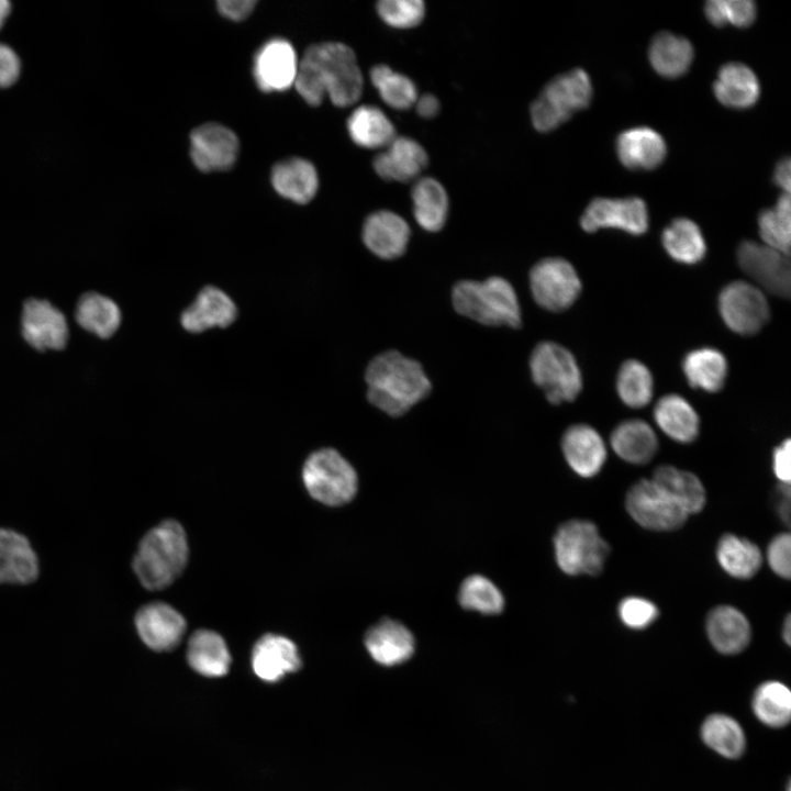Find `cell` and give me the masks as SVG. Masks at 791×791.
I'll return each instance as SVG.
<instances>
[{
  "mask_svg": "<svg viewBox=\"0 0 791 791\" xmlns=\"http://www.w3.org/2000/svg\"><path fill=\"white\" fill-rule=\"evenodd\" d=\"M622 622L634 630H642L651 624L658 616L657 606L643 598L630 597L619 605Z\"/></svg>",
  "mask_w": 791,
  "mask_h": 791,
  "instance_id": "cell-47",
  "label": "cell"
},
{
  "mask_svg": "<svg viewBox=\"0 0 791 791\" xmlns=\"http://www.w3.org/2000/svg\"><path fill=\"white\" fill-rule=\"evenodd\" d=\"M76 320L86 331L101 338H108L121 324V311L110 298L97 292H87L78 301Z\"/></svg>",
  "mask_w": 791,
  "mask_h": 791,
  "instance_id": "cell-38",
  "label": "cell"
},
{
  "mask_svg": "<svg viewBox=\"0 0 791 791\" xmlns=\"http://www.w3.org/2000/svg\"><path fill=\"white\" fill-rule=\"evenodd\" d=\"M648 220L646 203L640 198H595L581 215L580 225L588 233L600 229H617L632 235H642L648 229Z\"/></svg>",
  "mask_w": 791,
  "mask_h": 791,
  "instance_id": "cell-13",
  "label": "cell"
},
{
  "mask_svg": "<svg viewBox=\"0 0 791 791\" xmlns=\"http://www.w3.org/2000/svg\"><path fill=\"white\" fill-rule=\"evenodd\" d=\"M301 98L317 107L327 97L341 108L358 101L364 78L354 51L341 42L309 46L299 59L293 83Z\"/></svg>",
  "mask_w": 791,
  "mask_h": 791,
  "instance_id": "cell-1",
  "label": "cell"
},
{
  "mask_svg": "<svg viewBox=\"0 0 791 791\" xmlns=\"http://www.w3.org/2000/svg\"><path fill=\"white\" fill-rule=\"evenodd\" d=\"M301 667V658L289 638L266 634L257 640L252 653V668L264 681L275 682Z\"/></svg>",
  "mask_w": 791,
  "mask_h": 791,
  "instance_id": "cell-24",
  "label": "cell"
},
{
  "mask_svg": "<svg viewBox=\"0 0 791 791\" xmlns=\"http://www.w3.org/2000/svg\"><path fill=\"white\" fill-rule=\"evenodd\" d=\"M368 401L391 416L406 413L431 391L422 365L398 350L374 357L365 372Z\"/></svg>",
  "mask_w": 791,
  "mask_h": 791,
  "instance_id": "cell-2",
  "label": "cell"
},
{
  "mask_svg": "<svg viewBox=\"0 0 791 791\" xmlns=\"http://www.w3.org/2000/svg\"><path fill=\"white\" fill-rule=\"evenodd\" d=\"M24 339L35 349H63L68 341V326L64 314L46 300L29 299L21 315Z\"/></svg>",
  "mask_w": 791,
  "mask_h": 791,
  "instance_id": "cell-15",
  "label": "cell"
},
{
  "mask_svg": "<svg viewBox=\"0 0 791 791\" xmlns=\"http://www.w3.org/2000/svg\"><path fill=\"white\" fill-rule=\"evenodd\" d=\"M533 381L552 404L575 400L582 389V376L576 358L555 342H541L530 357Z\"/></svg>",
  "mask_w": 791,
  "mask_h": 791,
  "instance_id": "cell-7",
  "label": "cell"
},
{
  "mask_svg": "<svg viewBox=\"0 0 791 791\" xmlns=\"http://www.w3.org/2000/svg\"><path fill=\"white\" fill-rule=\"evenodd\" d=\"M758 231L765 245L790 255L791 205L789 193H782L775 208L759 213Z\"/></svg>",
  "mask_w": 791,
  "mask_h": 791,
  "instance_id": "cell-44",
  "label": "cell"
},
{
  "mask_svg": "<svg viewBox=\"0 0 791 791\" xmlns=\"http://www.w3.org/2000/svg\"><path fill=\"white\" fill-rule=\"evenodd\" d=\"M625 506L637 524L657 532L678 530L689 516L651 479H642L631 487Z\"/></svg>",
  "mask_w": 791,
  "mask_h": 791,
  "instance_id": "cell-11",
  "label": "cell"
},
{
  "mask_svg": "<svg viewBox=\"0 0 791 791\" xmlns=\"http://www.w3.org/2000/svg\"><path fill=\"white\" fill-rule=\"evenodd\" d=\"M703 742L726 758H738L746 747V737L739 723L725 714H712L701 727Z\"/></svg>",
  "mask_w": 791,
  "mask_h": 791,
  "instance_id": "cell-41",
  "label": "cell"
},
{
  "mask_svg": "<svg viewBox=\"0 0 791 791\" xmlns=\"http://www.w3.org/2000/svg\"><path fill=\"white\" fill-rule=\"evenodd\" d=\"M302 478L308 492L326 505L349 502L357 492L354 467L334 448H322L305 460Z\"/></svg>",
  "mask_w": 791,
  "mask_h": 791,
  "instance_id": "cell-8",
  "label": "cell"
},
{
  "mask_svg": "<svg viewBox=\"0 0 791 791\" xmlns=\"http://www.w3.org/2000/svg\"><path fill=\"white\" fill-rule=\"evenodd\" d=\"M654 419L659 428L676 442L690 443L699 434V415L679 394L661 397L654 408Z\"/></svg>",
  "mask_w": 791,
  "mask_h": 791,
  "instance_id": "cell-31",
  "label": "cell"
},
{
  "mask_svg": "<svg viewBox=\"0 0 791 791\" xmlns=\"http://www.w3.org/2000/svg\"><path fill=\"white\" fill-rule=\"evenodd\" d=\"M370 81L382 101L396 110L413 107L419 97L414 81L386 64H378L370 69Z\"/></svg>",
  "mask_w": 791,
  "mask_h": 791,
  "instance_id": "cell-42",
  "label": "cell"
},
{
  "mask_svg": "<svg viewBox=\"0 0 791 791\" xmlns=\"http://www.w3.org/2000/svg\"><path fill=\"white\" fill-rule=\"evenodd\" d=\"M11 11V3L7 0H0V29L4 21L9 16Z\"/></svg>",
  "mask_w": 791,
  "mask_h": 791,
  "instance_id": "cell-56",
  "label": "cell"
},
{
  "mask_svg": "<svg viewBox=\"0 0 791 791\" xmlns=\"http://www.w3.org/2000/svg\"><path fill=\"white\" fill-rule=\"evenodd\" d=\"M615 147L621 163L633 170L654 169L662 163L667 154L661 135L647 126L622 132L616 138Z\"/></svg>",
  "mask_w": 791,
  "mask_h": 791,
  "instance_id": "cell-25",
  "label": "cell"
},
{
  "mask_svg": "<svg viewBox=\"0 0 791 791\" xmlns=\"http://www.w3.org/2000/svg\"><path fill=\"white\" fill-rule=\"evenodd\" d=\"M299 59L290 42L271 38L255 54L253 75L265 92L283 91L293 86Z\"/></svg>",
  "mask_w": 791,
  "mask_h": 791,
  "instance_id": "cell-16",
  "label": "cell"
},
{
  "mask_svg": "<svg viewBox=\"0 0 791 791\" xmlns=\"http://www.w3.org/2000/svg\"><path fill=\"white\" fill-rule=\"evenodd\" d=\"M413 215L427 232L441 231L447 220L449 200L444 186L435 178H417L411 191Z\"/></svg>",
  "mask_w": 791,
  "mask_h": 791,
  "instance_id": "cell-30",
  "label": "cell"
},
{
  "mask_svg": "<svg viewBox=\"0 0 791 791\" xmlns=\"http://www.w3.org/2000/svg\"><path fill=\"white\" fill-rule=\"evenodd\" d=\"M254 0H220L216 2L219 12L233 21L246 19L256 5Z\"/></svg>",
  "mask_w": 791,
  "mask_h": 791,
  "instance_id": "cell-52",
  "label": "cell"
},
{
  "mask_svg": "<svg viewBox=\"0 0 791 791\" xmlns=\"http://www.w3.org/2000/svg\"><path fill=\"white\" fill-rule=\"evenodd\" d=\"M554 548L557 565L571 576H598L610 553L597 526L584 520L564 523L554 536Z\"/></svg>",
  "mask_w": 791,
  "mask_h": 791,
  "instance_id": "cell-6",
  "label": "cell"
},
{
  "mask_svg": "<svg viewBox=\"0 0 791 791\" xmlns=\"http://www.w3.org/2000/svg\"><path fill=\"white\" fill-rule=\"evenodd\" d=\"M661 243L673 260L686 265L701 261L706 253V243L700 227L686 218L676 219L665 227Z\"/></svg>",
  "mask_w": 791,
  "mask_h": 791,
  "instance_id": "cell-37",
  "label": "cell"
},
{
  "mask_svg": "<svg viewBox=\"0 0 791 791\" xmlns=\"http://www.w3.org/2000/svg\"><path fill=\"white\" fill-rule=\"evenodd\" d=\"M364 644L371 659L382 667H394L408 661L414 654L415 640L402 623L383 619L365 634Z\"/></svg>",
  "mask_w": 791,
  "mask_h": 791,
  "instance_id": "cell-19",
  "label": "cell"
},
{
  "mask_svg": "<svg viewBox=\"0 0 791 791\" xmlns=\"http://www.w3.org/2000/svg\"><path fill=\"white\" fill-rule=\"evenodd\" d=\"M271 183L283 198L296 203L310 202L317 192L319 177L312 163L303 158H288L271 169Z\"/></svg>",
  "mask_w": 791,
  "mask_h": 791,
  "instance_id": "cell-28",
  "label": "cell"
},
{
  "mask_svg": "<svg viewBox=\"0 0 791 791\" xmlns=\"http://www.w3.org/2000/svg\"><path fill=\"white\" fill-rule=\"evenodd\" d=\"M591 98V79L583 69L576 68L560 74L543 88L531 104L532 124L538 132H550L575 112L587 108Z\"/></svg>",
  "mask_w": 791,
  "mask_h": 791,
  "instance_id": "cell-5",
  "label": "cell"
},
{
  "mask_svg": "<svg viewBox=\"0 0 791 791\" xmlns=\"http://www.w3.org/2000/svg\"><path fill=\"white\" fill-rule=\"evenodd\" d=\"M740 269L759 287L780 298L791 293V267L789 256L765 244L744 241L737 247Z\"/></svg>",
  "mask_w": 791,
  "mask_h": 791,
  "instance_id": "cell-12",
  "label": "cell"
},
{
  "mask_svg": "<svg viewBox=\"0 0 791 791\" xmlns=\"http://www.w3.org/2000/svg\"><path fill=\"white\" fill-rule=\"evenodd\" d=\"M756 717L773 728L783 727L791 717V692L779 681H766L755 691L751 701Z\"/></svg>",
  "mask_w": 791,
  "mask_h": 791,
  "instance_id": "cell-40",
  "label": "cell"
},
{
  "mask_svg": "<svg viewBox=\"0 0 791 791\" xmlns=\"http://www.w3.org/2000/svg\"><path fill=\"white\" fill-rule=\"evenodd\" d=\"M706 19L717 27L726 25L723 0H710L704 5Z\"/></svg>",
  "mask_w": 791,
  "mask_h": 791,
  "instance_id": "cell-54",
  "label": "cell"
},
{
  "mask_svg": "<svg viewBox=\"0 0 791 791\" xmlns=\"http://www.w3.org/2000/svg\"><path fill=\"white\" fill-rule=\"evenodd\" d=\"M651 480L689 515L700 512L705 505V489L692 472L661 465L655 469Z\"/></svg>",
  "mask_w": 791,
  "mask_h": 791,
  "instance_id": "cell-34",
  "label": "cell"
},
{
  "mask_svg": "<svg viewBox=\"0 0 791 791\" xmlns=\"http://www.w3.org/2000/svg\"><path fill=\"white\" fill-rule=\"evenodd\" d=\"M616 391L627 406L633 409L646 406L654 392L651 372L642 361L627 359L619 369Z\"/></svg>",
  "mask_w": 791,
  "mask_h": 791,
  "instance_id": "cell-43",
  "label": "cell"
},
{
  "mask_svg": "<svg viewBox=\"0 0 791 791\" xmlns=\"http://www.w3.org/2000/svg\"><path fill=\"white\" fill-rule=\"evenodd\" d=\"M135 627L142 642L155 651L177 647L186 632V621L172 606L153 602L142 606L135 615Z\"/></svg>",
  "mask_w": 791,
  "mask_h": 791,
  "instance_id": "cell-17",
  "label": "cell"
},
{
  "mask_svg": "<svg viewBox=\"0 0 791 791\" xmlns=\"http://www.w3.org/2000/svg\"><path fill=\"white\" fill-rule=\"evenodd\" d=\"M187 659L194 671L205 677L226 675L231 664L224 639L210 630H198L190 636Z\"/></svg>",
  "mask_w": 791,
  "mask_h": 791,
  "instance_id": "cell-33",
  "label": "cell"
},
{
  "mask_svg": "<svg viewBox=\"0 0 791 791\" xmlns=\"http://www.w3.org/2000/svg\"><path fill=\"white\" fill-rule=\"evenodd\" d=\"M237 317V307L230 296L214 286L200 290L194 301L180 315L181 326L190 333L212 327H227Z\"/></svg>",
  "mask_w": 791,
  "mask_h": 791,
  "instance_id": "cell-21",
  "label": "cell"
},
{
  "mask_svg": "<svg viewBox=\"0 0 791 791\" xmlns=\"http://www.w3.org/2000/svg\"><path fill=\"white\" fill-rule=\"evenodd\" d=\"M611 447L627 463L642 465L653 459L658 441L650 425L638 419L620 423L612 432Z\"/></svg>",
  "mask_w": 791,
  "mask_h": 791,
  "instance_id": "cell-32",
  "label": "cell"
},
{
  "mask_svg": "<svg viewBox=\"0 0 791 791\" xmlns=\"http://www.w3.org/2000/svg\"><path fill=\"white\" fill-rule=\"evenodd\" d=\"M782 633H783L782 636H783V638H784V642H786L788 645H790V642H791V620H790V616H787V619H786V621H784V626H783Z\"/></svg>",
  "mask_w": 791,
  "mask_h": 791,
  "instance_id": "cell-57",
  "label": "cell"
},
{
  "mask_svg": "<svg viewBox=\"0 0 791 791\" xmlns=\"http://www.w3.org/2000/svg\"><path fill=\"white\" fill-rule=\"evenodd\" d=\"M459 604L482 614H499L504 606V599L498 587L481 575L467 577L458 591Z\"/></svg>",
  "mask_w": 791,
  "mask_h": 791,
  "instance_id": "cell-45",
  "label": "cell"
},
{
  "mask_svg": "<svg viewBox=\"0 0 791 791\" xmlns=\"http://www.w3.org/2000/svg\"><path fill=\"white\" fill-rule=\"evenodd\" d=\"M20 70L21 63L16 53L10 46L0 43V88L14 83Z\"/></svg>",
  "mask_w": 791,
  "mask_h": 791,
  "instance_id": "cell-50",
  "label": "cell"
},
{
  "mask_svg": "<svg viewBox=\"0 0 791 791\" xmlns=\"http://www.w3.org/2000/svg\"><path fill=\"white\" fill-rule=\"evenodd\" d=\"M38 573V558L26 536L0 527V583L29 584Z\"/></svg>",
  "mask_w": 791,
  "mask_h": 791,
  "instance_id": "cell-22",
  "label": "cell"
},
{
  "mask_svg": "<svg viewBox=\"0 0 791 791\" xmlns=\"http://www.w3.org/2000/svg\"><path fill=\"white\" fill-rule=\"evenodd\" d=\"M653 68L662 77L677 78L683 75L693 59V47L683 36L669 32L658 33L648 51Z\"/></svg>",
  "mask_w": 791,
  "mask_h": 791,
  "instance_id": "cell-36",
  "label": "cell"
},
{
  "mask_svg": "<svg viewBox=\"0 0 791 791\" xmlns=\"http://www.w3.org/2000/svg\"><path fill=\"white\" fill-rule=\"evenodd\" d=\"M238 148L235 133L219 123L202 124L190 134L191 160L204 172L230 169L236 161Z\"/></svg>",
  "mask_w": 791,
  "mask_h": 791,
  "instance_id": "cell-14",
  "label": "cell"
},
{
  "mask_svg": "<svg viewBox=\"0 0 791 791\" xmlns=\"http://www.w3.org/2000/svg\"><path fill=\"white\" fill-rule=\"evenodd\" d=\"M790 158L786 157L777 164L773 172L775 183L782 188L786 193L790 192Z\"/></svg>",
  "mask_w": 791,
  "mask_h": 791,
  "instance_id": "cell-55",
  "label": "cell"
},
{
  "mask_svg": "<svg viewBox=\"0 0 791 791\" xmlns=\"http://www.w3.org/2000/svg\"><path fill=\"white\" fill-rule=\"evenodd\" d=\"M416 112L424 119H432L439 112V100L431 93L419 96L415 103Z\"/></svg>",
  "mask_w": 791,
  "mask_h": 791,
  "instance_id": "cell-53",
  "label": "cell"
},
{
  "mask_svg": "<svg viewBox=\"0 0 791 791\" xmlns=\"http://www.w3.org/2000/svg\"><path fill=\"white\" fill-rule=\"evenodd\" d=\"M410 235L408 222L390 210H379L369 214L361 231L366 247L382 259H394L403 255Z\"/></svg>",
  "mask_w": 791,
  "mask_h": 791,
  "instance_id": "cell-20",
  "label": "cell"
},
{
  "mask_svg": "<svg viewBox=\"0 0 791 791\" xmlns=\"http://www.w3.org/2000/svg\"><path fill=\"white\" fill-rule=\"evenodd\" d=\"M455 310L488 326L521 325V309L512 285L502 277L483 281L460 280L452 290Z\"/></svg>",
  "mask_w": 791,
  "mask_h": 791,
  "instance_id": "cell-4",
  "label": "cell"
},
{
  "mask_svg": "<svg viewBox=\"0 0 791 791\" xmlns=\"http://www.w3.org/2000/svg\"><path fill=\"white\" fill-rule=\"evenodd\" d=\"M346 126L352 141L368 149H383L397 136L392 121L380 108L372 104L354 109Z\"/></svg>",
  "mask_w": 791,
  "mask_h": 791,
  "instance_id": "cell-29",
  "label": "cell"
},
{
  "mask_svg": "<svg viewBox=\"0 0 791 791\" xmlns=\"http://www.w3.org/2000/svg\"><path fill=\"white\" fill-rule=\"evenodd\" d=\"M718 311L731 331L745 336L757 334L770 317L764 292L744 280L729 282L721 290Z\"/></svg>",
  "mask_w": 791,
  "mask_h": 791,
  "instance_id": "cell-10",
  "label": "cell"
},
{
  "mask_svg": "<svg viewBox=\"0 0 791 791\" xmlns=\"http://www.w3.org/2000/svg\"><path fill=\"white\" fill-rule=\"evenodd\" d=\"M530 287L535 302L552 312L570 308L582 288L573 266L561 257L537 261L530 271Z\"/></svg>",
  "mask_w": 791,
  "mask_h": 791,
  "instance_id": "cell-9",
  "label": "cell"
},
{
  "mask_svg": "<svg viewBox=\"0 0 791 791\" xmlns=\"http://www.w3.org/2000/svg\"><path fill=\"white\" fill-rule=\"evenodd\" d=\"M726 23L747 27L756 19L757 9L751 0H723Z\"/></svg>",
  "mask_w": 791,
  "mask_h": 791,
  "instance_id": "cell-49",
  "label": "cell"
},
{
  "mask_svg": "<svg viewBox=\"0 0 791 791\" xmlns=\"http://www.w3.org/2000/svg\"><path fill=\"white\" fill-rule=\"evenodd\" d=\"M720 566L732 577L749 579L759 570L762 557L753 542L733 534L724 535L716 549Z\"/></svg>",
  "mask_w": 791,
  "mask_h": 791,
  "instance_id": "cell-39",
  "label": "cell"
},
{
  "mask_svg": "<svg viewBox=\"0 0 791 791\" xmlns=\"http://www.w3.org/2000/svg\"><path fill=\"white\" fill-rule=\"evenodd\" d=\"M713 92L723 105L746 109L757 102L760 85L756 74L747 65L732 62L720 68Z\"/></svg>",
  "mask_w": 791,
  "mask_h": 791,
  "instance_id": "cell-26",
  "label": "cell"
},
{
  "mask_svg": "<svg viewBox=\"0 0 791 791\" xmlns=\"http://www.w3.org/2000/svg\"><path fill=\"white\" fill-rule=\"evenodd\" d=\"M790 457L791 441L787 438L773 450V471L782 483H790L791 480Z\"/></svg>",
  "mask_w": 791,
  "mask_h": 791,
  "instance_id": "cell-51",
  "label": "cell"
},
{
  "mask_svg": "<svg viewBox=\"0 0 791 791\" xmlns=\"http://www.w3.org/2000/svg\"><path fill=\"white\" fill-rule=\"evenodd\" d=\"M561 449L571 469L581 477L595 476L606 459L601 435L587 424H575L566 430Z\"/></svg>",
  "mask_w": 791,
  "mask_h": 791,
  "instance_id": "cell-23",
  "label": "cell"
},
{
  "mask_svg": "<svg viewBox=\"0 0 791 791\" xmlns=\"http://www.w3.org/2000/svg\"><path fill=\"white\" fill-rule=\"evenodd\" d=\"M682 370L691 388L716 392L725 383L728 365L722 352L701 347L684 356Z\"/></svg>",
  "mask_w": 791,
  "mask_h": 791,
  "instance_id": "cell-35",
  "label": "cell"
},
{
  "mask_svg": "<svg viewBox=\"0 0 791 791\" xmlns=\"http://www.w3.org/2000/svg\"><path fill=\"white\" fill-rule=\"evenodd\" d=\"M188 542L182 526L166 520L141 539L133 557V570L144 588L161 590L172 583L188 561Z\"/></svg>",
  "mask_w": 791,
  "mask_h": 791,
  "instance_id": "cell-3",
  "label": "cell"
},
{
  "mask_svg": "<svg viewBox=\"0 0 791 791\" xmlns=\"http://www.w3.org/2000/svg\"><path fill=\"white\" fill-rule=\"evenodd\" d=\"M706 632L713 647L726 655L744 650L751 633L746 616L731 605L716 606L709 613Z\"/></svg>",
  "mask_w": 791,
  "mask_h": 791,
  "instance_id": "cell-27",
  "label": "cell"
},
{
  "mask_svg": "<svg viewBox=\"0 0 791 791\" xmlns=\"http://www.w3.org/2000/svg\"><path fill=\"white\" fill-rule=\"evenodd\" d=\"M377 13L391 27L410 29L419 25L425 15L422 0H381Z\"/></svg>",
  "mask_w": 791,
  "mask_h": 791,
  "instance_id": "cell-46",
  "label": "cell"
},
{
  "mask_svg": "<svg viewBox=\"0 0 791 791\" xmlns=\"http://www.w3.org/2000/svg\"><path fill=\"white\" fill-rule=\"evenodd\" d=\"M767 559L778 576L789 579L791 576V536L789 533L777 535L769 544Z\"/></svg>",
  "mask_w": 791,
  "mask_h": 791,
  "instance_id": "cell-48",
  "label": "cell"
},
{
  "mask_svg": "<svg viewBox=\"0 0 791 791\" xmlns=\"http://www.w3.org/2000/svg\"><path fill=\"white\" fill-rule=\"evenodd\" d=\"M428 163L424 147L409 136H396L374 159L377 175L388 181L416 180Z\"/></svg>",
  "mask_w": 791,
  "mask_h": 791,
  "instance_id": "cell-18",
  "label": "cell"
}]
</instances>
